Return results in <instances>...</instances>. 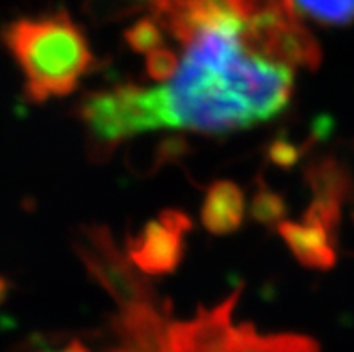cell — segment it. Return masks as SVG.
<instances>
[{
	"label": "cell",
	"mask_w": 354,
	"mask_h": 352,
	"mask_svg": "<svg viewBox=\"0 0 354 352\" xmlns=\"http://www.w3.org/2000/svg\"><path fill=\"white\" fill-rule=\"evenodd\" d=\"M252 22L214 24L185 45L175 74L149 89L158 129L225 133L283 112L292 98L293 68L248 49L245 36Z\"/></svg>",
	"instance_id": "1"
},
{
	"label": "cell",
	"mask_w": 354,
	"mask_h": 352,
	"mask_svg": "<svg viewBox=\"0 0 354 352\" xmlns=\"http://www.w3.org/2000/svg\"><path fill=\"white\" fill-rule=\"evenodd\" d=\"M0 41L22 71L31 103L68 95L95 67L85 33L67 13L17 18L0 29Z\"/></svg>",
	"instance_id": "2"
},
{
	"label": "cell",
	"mask_w": 354,
	"mask_h": 352,
	"mask_svg": "<svg viewBox=\"0 0 354 352\" xmlns=\"http://www.w3.org/2000/svg\"><path fill=\"white\" fill-rule=\"evenodd\" d=\"M239 295L241 288L214 308H200L189 320H171L169 352H320L310 336L265 335L250 324L236 326L232 313Z\"/></svg>",
	"instance_id": "3"
},
{
	"label": "cell",
	"mask_w": 354,
	"mask_h": 352,
	"mask_svg": "<svg viewBox=\"0 0 354 352\" xmlns=\"http://www.w3.org/2000/svg\"><path fill=\"white\" fill-rule=\"evenodd\" d=\"M74 248L85 270L121 309L158 304L157 291L128 252L117 246L112 232L103 225H85L74 236Z\"/></svg>",
	"instance_id": "4"
},
{
	"label": "cell",
	"mask_w": 354,
	"mask_h": 352,
	"mask_svg": "<svg viewBox=\"0 0 354 352\" xmlns=\"http://www.w3.org/2000/svg\"><path fill=\"white\" fill-rule=\"evenodd\" d=\"M148 89L119 85L86 95L80 104V119L99 151L112 149L126 138L155 129Z\"/></svg>",
	"instance_id": "5"
},
{
	"label": "cell",
	"mask_w": 354,
	"mask_h": 352,
	"mask_svg": "<svg viewBox=\"0 0 354 352\" xmlns=\"http://www.w3.org/2000/svg\"><path fill=\"white\" fill-rule=\"evenodd\" d=\"M189 228L191 219L184 212L164 210L157 219L144 225L139 236L128 241L126 252L144 275H167L182 263Z\"/></svg>",
	"instance_id": "6"
},
{
	"label": "cell",
	"mask_w": 354,
	"mask_h": 352,
	"mask_svg": "<svg viewBox=\"0 0 354 352\" xmlns=\"http://www.w3.org/2000/svg\"><path fill=\"white\" fill-rule=\"evenodd\" d=\"M279 234L297 261L313 270H331L337 264V236L322 225L302 219L279 223Z\"/></svg>",
	"instance_id": "7"
},
{
	"label": "cell",
	"mask_w": 354,
	"mask_h": 352,
	"mask_svg": "<svg viewBox=\"0 0 354 352\" xmlns=\"http://www.w3.org/2000/svg\"><path fill=\"white\" fill-rule=\"evenodd\" d=\"M245 198L234 182L220 180L212 183L202 205V223L211 234H232L243 223Z\"/></svg>",
	"instance_id": "8"
},
{
	"label": "cell",
	"mask_w": 354,
	"mask_h": 352,
	"mask_svg": "<svg viewBox=\"0 0 354 352\" xmlns=\"http://www.w3.org/2000/svg\"><path fill=\"white\" fill-rule=\"evenodd\" d=\"M306 182L310 183L313 201L340 209L354 187L353 176L347 173L346 165L329 156L313 162L306 169Z\"/></svg>",
	"instance_id": "9"
},
{
	"label": "cell",
	"mask_w": 354,
	"mask_h": 352,
	"mask_svg": "<svg viewBox=\"0 0 354 352\" xmlns=\"http://www.w3.org/2000/svg\"><path fill=\"white\" fill-rule=\"evenodd\" d=\"M302 17L324 26H347L354 22V0H292Z\"/></svg>",
	"instance_id": "10"
},
{
	"label": "cell",
	"mask_w": 354,
	"mask_h": 352,
	"mask_svg": "<svg viewBox=\"0 0 354 352\" xmlns=\"http://www.w3.org/2000/svg\"><path fill=\"white\" fill-rule=\"evenodd\" d=\"M126 41L135 53L148 54L158 47H164L166 36L162 35L160 27L153 20L146 17H137L126 31Z\"/></svg>",
	"instance_id": "11"
},
{
	"label": "cell",
	"mask_w": 354,
	"mask_h": 352,
	"mask_svg": "<svg viewBox=\"0 0 354 352\" xmlns=\"http://www.w3.org/2000/svg\"><path fill=\"white\" fill-rule=\"evenodd\" d=\"M252 218L263 225H274L284 221L286 216V203L279 194L270 191L268 187H261L254 194L250 207Z\"/></svg>",
	"instance_id": "12"
},
{
	"label": "cell",
	"mask_w": 354,
	"mask_h": 352,
	"mask_svg": "<svg viewBox=\"0 0 354 352\" xmlns=\"http://www.w3.org/2000/svg\"><path fill=\"white\" fill-rule=\"evenodd\" d=\"M180 65V59L173 50L164 45L158 49L146 54V71L153 80L167 81L176 72Z\"/></svg>",
	"instance_id": "13"
},
{
	"label": "cell",
	"mask_w": 354,
	"mask_h": 352,
	"mask_svg": "<svg viewBox=\"0 0 354 352\" xmlns=\"http://www.w3.org/2000/svg\"><path fill=\"white\" fill-rule=\"evenodd\" d=\"M299 156H301L299 147L288 144L286 140H275L272 144V149H270V158H272V162L277 165H283V167L295 164L299 160Z\"/></svg>",
	"instance_id": "14"
},
{
	"label": "cell",
	"mask_w": 354,
	"mask_h": 352,
	"mask_svg": "<svg viewBox=\"0 0 354 352\" xmlns=\"http://www.w3.org/2000/svg\"><path fill=\"white\" fill-rule=\"evenodd\" d=\"M44 352H90V351L85 347V345H81L80 342H72V344H68L67 347L58 349V351H44Z\"/></svg>",
	"instance_id": "15"
},
{
	"label": "cell",
	"mask_w": 354,
	"mask_h": 352,
	"mask_svg": "<svg viewBox=\"0 0 354 352\" xmlns=\"http://www.w3.org/2000/svg\"><path fill=\"white\" fill-rule=\"evenodd\" d=\"M6 291H8V284H6V282L2 281V279H0V300L4 299Z\"/></svg>",
	"instance_id": "16"
}]
</instances>
